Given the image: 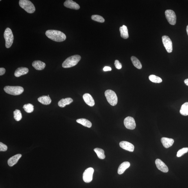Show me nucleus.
Segmentation results:
<instances>
[{"instance_id":"nucleus-30","label":"nucleus","mask_w":188,"mask_h":188,"mask_svg":"<svg viewBox=\"0 0 188 188\" xmlns=\"http://www.w3.org/2000/svg\"><path fill=\"white\" fill-rule=\"evenodd\" d=\"M91 19L94 21L100 23H103L105 22V19L100 15H94L92 16Z\"/></svg>"},{"instance_id":"nucleus-10","label":"nucleus","mask_w":188,"mask_h":188,"mask_svg":"<svg viewBox=\"0 0 188 188\" xmlns=\"http://www.w3.org/2000/svg\"><path fill=\"white\" fill-rule=\"evenodd\" d=\"M124 125L129 129L133 130L136 127L135 122L132 117L128 116L126 118L124 121Z\"/></svg>"},{"instance_id":"nucleus-29","label":"nucleus","mask_w":188,"mask_h":188,"mask_svg":"<svg viewBox=\"0 0 188 188\" xmlns=\"http://www.w3.org/2000/svg\"><path fill=\"white\" fill-rule=\"evenodd\" d=\"M23 108L27 113H30L33 112L34 106L32 104H28L24 105L23 106Z\"/></svg>"},{"instance_id":"nucleus-24","label":"nucleus","mask_w":188,"mask_h":188,"mask_svg":"<svg viewBox=\"0 0 188 188\" xmlns=\"http://www.w3.org/2000/svg\"><path fill=\"white\" fill-rule=\"evenodd\" d=\"M131 60L133 65L138 69H141L142 67V65L140 61L135 56H131Z\"/></svg>"},{"instance_id":"nucleus-17","label":"nucleus","mask_w":188,"mask_h":188,"mask_svg":"<svg viewBox=\"0 0 188 188\" xmlns=\"http://www.w3.org/2000/svg\"><path fill=\"white\" fill-rule=\"evenodd\" d=\"M22 157L21 154H18L9 158L8 160V164L10 167H12L18 161L20 158Z\"/></svg>"},{"instance_id":"nucleus-13","label":"nucleus","mask_w":188,"mask_h":188,"mask_svg":"<svg viewBox=\"0 0 188 188\" xmlns=\"http://www.w3.org/2000/svg\"><path fill=\"white\" fill-rule=\"evenodd\" d=\"M64 5L67 8L75 10H78L80 8L79 5L72 0H67L65 1L64 3Z\"/></svg>"},{"instance_id":"nucleus-9","label":"nucleus","mask_w":188,"mask_h":188,"mask_svg":"<svg viewBox=\"0 0 188 188\" xmlns=\"http://www.w3.org/2000/svg\"><path fill=\"white\" fill-rule=\"evenodd\" d=\"M94 171V169L92 167H89L85 170L83 176V180L85 182L89 183L91 182Z\"/></svg>"},{"instance_id":"nucleus-35","label":"nucleus","mask_w":188,"mask_h":188,"mask_svg":"<svg viewBox=\"0 0 188 188\" xmlns=\"http://www.w3.org/2000/svg\"><path fill=\"white\" fill-rule=\"evenodd\" d=\"M112 70V69L110 67L106 66L104 67L103 69V71L105 72H107L108 71H111Z\"/></svg>"},{"instance_id":"nucleus-21","label":"nucleus","mask_w":188,"mask_h":188,"mask_svg":"<svg viewBox=\"0 0 188 188\" xmlns=\"http://www.w3.org/2000/svg\"><path fill=\"white\" fill-rule=\"evenodd\" d=\"M38 100L40 103L44 105H48L51 103L52 100L49 97L42 96L38 99Z\"/></svg>"},{"instance_id":"nucleus-23","label":"nucleus","mask_w":188,"mask_h":188,"mask_svg":"<svg viewBox=\"0 0 188 188\" xmlns=\"http://www.w3.org/2000/svg\"><path fill=\"white\" fill-rule=\"evenodd\" d=\"M76 122L83 126L87 127L88 128H90L92 126L91 122L85 119H78L77 120Z\"/></svg>"},{"instance_id":"nucleus-3","label":"nucleus","mask_w":188,"mask_h":188,"mask_svg":"<svg viewBox=\"0 0 188 188\" xmlns=\"http://www.w3.org/2000/svg\"><path fill=\"white\" fill-rule=\"evenodd\" d=\"M4 89L6 93L14 96L21 94L24 91L23 88L20 86H6Z\"/></svg>"},{"instance_id":"nucleus-31","label":"nucleus","mask_w":188,"mask_h":188,"mask_svg":"<svg viewBox=\"0 0 188 188\" xmlns=\"http://www.w3.org/2000/svg\"><path fill=\"white\" fill-rule=\"evenodd\" d=\"M188 152V148H183L180 149V150L178 151L177 155V157H182V156L184 155V154Z\"/></svg>"},{"instance_id":"nucleus-11","label":"nucleus","mask_w":188,"mask_h":188,"mask_svg":"<svg viewBox=\"0 0 188 188\" xmlns=\"http://www.w3.org/2000/svg\"><path fill=\"white\" fill-rule=\"evenodd\" d=\"M155 163L158 169L160 170L165 173L168 172L169 171L168 167L161 160L157 159L155 160Z\"/></svg>"},{"instance_id":"nucleus-14","label":"nucleus","mask_w":188,"mask_h":188,"mask_svg":"<svg viewBox=\"0 0 188 188\" xmlns=\"http://www.w3.org/2000/svg\"><path fill=\"white\" fill-rule=\"evenodd\" d=\"M83 98L85 103L88 105L92 107L95 105L94 100L90 94H85L83 95Z\"/></svg>"},{"instance_id":"nucleus-26","label":"nucleus","mask_w":188,"mask_h":188,"mask_svg":"<svg viewBox=\"0 0 188 188\" xmlns=\"http://www.w3.org/2000/svg\"><path fill=\"white\" fill-rule=\"evenodd\" d=\"M94 151L96 153L98 158L101 159H104L105 158V152L103 149L97 148L94 149Z\"/></svg>"},{"instance_id":"nucleus-5","label":"nucleus","mask_w":188,"mask_h":188,"mask_svg":"<svg viewBox=\"0 0 188 188\" xmlns=\"http://www.w3.org/2000/svg\"><path fill=\"white\" fill-rule=\"evenodd\" d=\"M105 94L108 102L110 105L115 106L117 105L118 99L115 92L112 90H108L105 92Z\"/></svg>"},{"instance_id":"nucleus-18","label":"nucleus","mask_w":188,"mask_h":188,"mask_svg":"<svg viewBox=\"0 0 188 188\" xmlns=\"http://www.w3.org/2000/svg\"><path fill=\"white\" fill-rule=\"evenodd\" d=\"M32 65L36 69L40 71L44 69L46 66V64L42 61L37 60L34 61L32 63Z\"/></svg>"},{"instance_id":"nucleus-4","label":"nucleus","mask_w":188,"mask_h":188,"mask_svg":"<svg viewBox=\"0 0 188 188\" xmlns=\"http://www.w3.org/2000/svg\"><path fill=\"white\" fill-rule=\"evenodd\" d=\"M19 5L27 13H33L35 12L36 9L32 2L28 0H20Z\"/></svg>"},{"instance_id":"nucleus-2","label":"nucleus","mask_w":188,"mask_h":188,"mask_svg":"<svg viewBox=\"0 0 188 188\" xmlns=\"http://www.w3.org/2000/svg\"><path fill=\"white\" fill-rule=\"evenodd\" d=\"M81 59V56L78 55L70 56L63 62L62 67L64 68H69L75 66L80 62Z\"/></svg>"},{"instance_id":"nucleus-12","label":"nucleus","mask_w":188,"mask_h":188,"mask_svg":"<svg viewBox=\"0 0 188 188\" xmlns=\"http://www.w3.org/2000/svg\"><path fill=\"white\" fill-rule=\"evenodd\" d=\"M119 146L121 148L130 152H133L134 150V146L130 142L126 141L120 142Z\"/></svg>"},{"instance_id":"nucleus-19","label":"nucleus","mask_w":188,"mask_h":188,"mask_svg":"<svg viewBox=\"0 0 188 188\" xmlns=\"http://www.w3.org/2000/svg\"><path fill=\"white\" fill-rule=\"evenodd\" d=\"M130 166V163L128 162H124L122 163L119 166L118 169V174L119 175L123 174L126 169H127Z\"/></svg>"},{"instance_id":"nucleus-7","label":"nucleus","mask_w":188,"mask_h":188,"mask_svg":"<svg viewBox=\"0 0 188 188\" xmlns=\"http://www.w3.org/2000/svg\"><path fill=\"white\" fill-rule=\"evenodd\" d=\"M165 15L169 24L174 25L176 22V16L175 12L171 10H167L165 11Z\"/></svg>"},{"instance_id":"nucleus-34","label":"nucleus","mask_w":188,"mask_h":188,"mask_svg":"<svg viewBox=\"0 0 188 188\" xmlns=\"http://www.w3.org/2000/svg\"><path fill=\"white\" fill-rule=\"evenodd\" d=\"M6 72L5 69L3 68H0V75L2 76Z\"/></svg>"},{"instance_id":"nucleus-37","label":"nucleus","mask_w":188,"mask_h":188,"mask_svg":"<svg viewBox=\"0 0 188 188\" xmlns=\"http://www.w3.org/2000/svg\"><path fill=\"white\" fill-rule=\"evenodd\" d=\"M186 31H187V35H188V25L187 26Z\"/></svg>"},{"instance_id":"nucleus-6","label":"nucleus","mask_w":188,"mask_h":188,"mask_svg":"<svg viewBox=\"0 0 188 188\" xmlns=\"http://www.w3.org/2000/svg\"><path fill=\"white\" fill-rule=\"evenodd\" d=\"M4 37L5 40V46L7 48H9L13 44L14 36L12 30L9 28H7L4 33Z\"/></svg>"},{"instance_id":"nucleus-28","label":"nucleus","mask_w":188,"mask_h":188,"mask_svg":"<svg viewBox=\"0 0 188 188\" xmlns=\"http://www.w3.org/2000/svg\"><path fill=\"white\" fill-rule=\"evenodd\" d=\"M14 117L16 121H19L22 118V115L21 111L19 110H16L13 112Z\"/></svg>"},{"instance_id":"nucleus-33","label":"nucleus","mask_w":188,"mask_h":188,"mask_svg":"<svg viewBox=\"0 0 188 188\" xmlns=\"http://www.w3.org/2000/svg\"><path fill=\"white\" fill-rule=\"evenodd\" d=\"M114 65L117 69H122V65L121 63L118 60L115 61Z\"/></svg>"},{"instance_id":"nucleus-20","label":"nucleus","mask_w":188,"mask_h":188,"mask_svg":"<svg viewBox=\"0 0 188 188\" xmlns=\"http://www.w3.org/2000/svg\"><path fill=\"white\" fill-rule=\"evenodd\" d=\"M73 101V100L71 98L62 99L59 101L58 105L59 107L63 108L65 107V106L69 105Z\"/></svg>"},{"instance_id":"nucleus-32","label":"nucleus","mask_w":188,"mask_h":188,"mask_svg":"<svg viewBox=\"0 0 188 188\" xmlns=\"http://www.w3.org/2000/svg\"><path fill=\"white\" fill-rule=\"evenodd\" d=\"M8 147L6 145L4 144L2 142H0V151H6L7 150Z\"/></svg>"},{"instance_id":"nucleus-27","label":"nucleus","mask_w":188,"mask_h":188,"mask_svg":"<svg viewBox=\"0 0 188 188\" xmlns=\"http://www.w3.org/2000/svg\"><path fill=\"white\" fill-rule=\"evenodd\" d=\"M149 80L152 81V82L155 83H159L162 82V79L160 77L157 76L151 75L149 77Z\"/></svg>"},{"instance_id":"nucleus-8","label":"nucleus","mask_w":188,"mask_h":188,"mask_svg":"<svg viewBox=\"0 0 188 188\" xmlns=\"http://www.w3.org/2000/svg\"><path fill=\"white\" fill-rule=\"evenodd\" d=\"M162 41L165 48L167 53H170L173 50V43L168 36L164 35L162 37Z\"/></svg>"},{"instance_id":"nucleus-16","label":"nucleus","mask_w":188,"mask_h":188,"mask_svg":"<svg viewBox=\"0 0 188 188\" xmlns=\"http://www.w3.org/2000/svg\"><path fill=\"white\" fill-rule=\"evenodd\" d=\"M29 69L26 67H20L16 70L14 72V75L16 77H19L24 75L28 73Z\"/></svg>"},{"instance_id":"nucleus-38","label":"nucleus","mask_w":188,"mask_h":188,"mask_svg":"<svg viewBox=\"0 0 188 188\" xmlns=\"http://www.w3.org/2000/svg\"><path fill=\"white\" fill-rule=\"evenodd\" d=\"M47 96L49 97V95H48V96Z\"/></svg>"},{"instance_id":"nucleus-1","label":"nucleus","mask_w":188,"mask_h":188,"mask_svg":"<svg viewBox=\"0 0 188 188\" xmlns=\"http://www.w3.org/2000/svg\"><path fill=\"white\" fill-rule=\"evenodd\" d=\"M45 34L49 39L56 42L64 41L66 39V36L64 33L57 30H47Z\"/></svg>"},{"instance_id":"nucleus-25","label":"nucleus","mask_w":188,"mask_h":188,"mask_svg":"<svg viewBox=\"0 0 188 188\" xmlns=\"http://www.w3.org/2000/svg\"><path fill=\"white\" fill-rule=\"evenodd\" d=\"M180 113L181 115L184 116L188 115V102L185 103L183 104L181 107Z\"/></svg>"},{"instance_id":"nucleus-22","label":"nucleus","mask_w":188,"mask_h":188,"mask_svg":"<svg viewBox=\"0 0 188 188\" xmlns=\"http://www.w3.org/2000/svg\"><path fill=\"white\" fill-rule=\"evenodd\" d=\"M119 31L121 37L124 39H127L129 38V34L127 27L125 25H123L119 28Z\"/></svg>"},{"instance_id":"nucleus-15","label":"nucleus","mask_w":188,"mask_h":188,"mask_svg":"<svg viewBox=\"0 0 188 188\" xmlns=\"http://www.w3.org/2000/svg\"><path fill=\"white\" fill-rule=\"evenodd\" d=\"M161 142L165 148H168L173 145L174 140L173 139L163 137L161 139Z\"/></svg>"},{"instance_id":"nucleus-36","label":"nucleus","mask_w":188,"mask_h":188,"mask_svg":"<svg viewBox=\"0 0 188 188\" xmlns=\"http://www.w3.org/2000/svg\"><path fill=\"white\" fill-rule=\"evenodd\" d=\"M184 83L186 85L188 86V78L185 80Z\"/></svg>"}]
</instances>
